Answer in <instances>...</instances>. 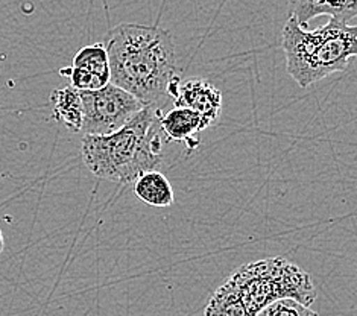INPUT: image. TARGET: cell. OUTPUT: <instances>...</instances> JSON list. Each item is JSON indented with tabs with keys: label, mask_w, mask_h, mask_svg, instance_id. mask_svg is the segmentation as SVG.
<instances>
[{
	"label": "cell",
	"mask_w": 357,
	"mask_h": 316,
	"mask_svg": "<svg viewBox=\"0 0 357 316\" xmlns=\"http://www.w3.org/2000/svg\"><path fill=\"white\" fill-rule=\"evenodd\" d=\"M257 316H319L310 307L295 300H280L263 309Z\"/></svg>",
	"instance_id": "4fadbf2b"
},
{
	"label": "cell",
	"mask_w": 357,
	"mask_h": 316,
	"mask_svg": "<svg viewBox=\"0 0 357 316\" xmlns=\"http://www.w3.org/2000/svg\"><path fill=\"white\" fill-rule=\"evenodd\" d=\"M63 76L70 78V85L79 91H95L104 89L112 82L108 52L104 43L84 46L73 57L72 66L59 70Z\"/></svg>",
	"instance_id": "8992f818"
},
{
	"label": "cell",
	"mask_w": 357,
	"mask_h": 316,
	"mask_svg": "<svg viewBox=\"0 0 357 316\" xmlns=\"http://www.w3.org/2000/svg\"><path fill=\"white\" fill-rule=\"evenodd\" d=\"M112 82L137 98L144 107L160 108L174 100L180 73L172 36L146 24L121 23L104 40Z\"/></svg>",
	"instance_id": "6da1fadb"
},
{
	"label": "cell",
	"mask_w": 357,
	"mask_h": 316,
	"mask_svg": "<svg viewBox=\"0 0 357 316\" xmlns=\"http://www.w3.org/2000/svg\"><path fill=\"white\" fill-rule=\"evenodd\" d=\"M84 135H108L128 123L144 108L131 93L117 87L113 82L95 91H81Z\"/></svg>",
	"instance_id": "5b68a950"
},
{
	"label": "cell",
	"mask_w": 357,
	"mask_h": 316,
	"mask_svg": "<svg viewBox=\"0 0 357 316\" xmlns=\"http://www.w3.org/2000/svg\"><path fill=\"white\" fill-rule=\"evenodd\" d=\"M289 13L301 28H307L310 20L319 15L348 23L357 17V0H287Z\"/></svg>",
	"instance_id": "ba28073f"
},
{
	"label": "cell",
	"mask_w": 357,
	"mask_h": 316,
	"mask_svg": "<svg viewBox=\"0 0 357 316\" xmlns=\"http://www.w3.org/2000/svg\"><path fill=\"white\" fill-rule=\"evenodd\" d=\"M5 248V241H3V234H2V230H0V253L3 251Z\"/></svg>",
	"instance_id": "5bb4252c"
},
{
	"label": "cell",
	"mask_w": 357,
	"mask_h": 316,
	"mask_svg": "<svg viewBox=\"0 0 357 316\" xmlns=\"http://www.w3.org/2000/svg\"><path fill=\"white\" fill-rule=\"evenodd\" d=\"M160 128L167 140L183 142L189 149H197L201 143V133L207 130V125L197 111L174 107L160 116Z\"/></svg>",
	"instance_id": "9c48e42d"
},
{
	"label": "cell",
	"mask_w": 357,
	"mask_h": 316,
	"mask_svg": "<svg viewBox=\"0 0 357 316\" xmlns=\"http://www.w3.org/2000/svg\"><path fill=\"white\" fill-rule=\"evenodd\" d=\"M134 193L151 207H171L175 202L172 184L160 170H149L135 179Z\"/></svg>",
	"instance_id": "30bf717a"
},
{
	"label": "cell",
	"mask_w": 357,
	"mask_h": 316,
	"mask_svg": "<svg viewBox=\"0 0 357 316\" xmlns=\"http://www.w3.org/2000/svg\"><path fill=\"white\" fill-rule=\"evenodd\" d=\"M282 47L289 76L307 89L336 72H344L357 58V24L330 19L314 31L301 28L289 17L282 31Z\"/></svg>",
	"instance_id": "3957f363"
},
{
	"label": "cell",
	"mask_w": 357,
	"mask_h": 316,
	"mask_svg": "<svg viewBox=\"0 0 357 316\" xmlns=\"http://www.w3.org/2000/svg\"><path fill=\"white\" fill-rule=\"evenodd\" d=\"M204 316H251V313L243 304L233 280L228 277L210 296Z\"/></svg>",
	"instance_id": "7c38bea8"
},
{
	"label": "cell",
	"mask_w": 357,
	"mask_h": 316,
	"mask_svg": "<svg viewBox=\"0 0 357 316\" xmlns=\"http://www.w3.org/2000/svg\"><path fill=\"white\" fill-rule=\"evenodd\" d=\"M174 107H184L202 116L207 128L213 126L222 110V93L206 80L180 82L174 96Z\"/></svg>",
	"instance_id": "52a82bcc"
},
{
	"label": "cell",
	"mask_w": 357,
	"mask_h": 316,
	"mask_svg": "<svg viewBox=\"0 0 357 316\" xmlns=\"http://www.w3.org/2000/svg\"><path fill=\"white\" fill-rule=\"evenodd\" d=\"M50 100H52L54 117L56 121L73 133H81L84 116L81 91L72 85H67V87L56 89L50 95Z\"/></svg>",
	"instance_id": "8fae6325"
},
{
	"label": "cell",
	"mask_w": 357,
	"mask_h": 316,
	"mask_svg": "<svg viewBox=\"0 0 357 316\" xmlns=\"http://www.w3.org/2000/svg\"><path fill=\"white\" fill-rule=\"evenodd\" d=\"M161 110L144 107L122 130L108 135H82L84 165L102 179L134 184L135 179L163 165L160 128Z\"/></svg>",
	"instance_id": "7a4b0ae2"
},
{
	"label": "cell",
	"mask_w": 357,
	"mask_h": 316,
	"mask_svg": "<svg viewBox=\"0 0 357 316\" xmlns=\"http://www.w3.org/2000/svg\"><path fill=\"white\" fill-rule=\"evenodd\" d=\"M229 278L239 290L251 316L280 300H295L310 307L317 287L307 272L283 257H269L243 264Z\"/></svg>",
	"instance_id": "277c9868"
}]
</instances>
